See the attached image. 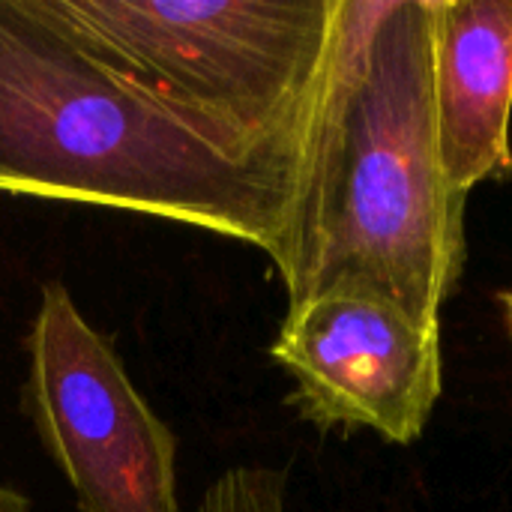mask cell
<instances>
[{
  "mask_svg": "<svg viewBox=\"0 0 512 512\" xmlns=\"http://www.w3.org/2000/svg\"><path fill=\"white\" fill-rule=\"evenodd\" d=\"M432 105L456 195L512 177V0H432Z\"/></svg>",
  "mask_w": 512,
  "mask_h": 512,
  "instance_id": "obj_6",
  "label": "cell"
},
{
  "mask_svg": "<svg viewBox=\"0 0 512 512\" xmlns=\"http://www.w3.org/2000/svg\"><path fill=\"white\" fill-rule=\"evenodd\" d=\"M198 512H288V474L276 468H231L213 480Z\"/></svg>",
  "mask_w": 512,
  "mask_h": 512,
  "instance_id": "obj_7",
  "label": "cell"
},
{
  "mask_svg": "<svg viewBox=\"0 0 512 512\" xmlns=\"http://www.w3.org/2000/svg\"><path fill=\"white\" fill-rule=\"evenodd\" d=\"M39 3L120 78L300 183L339 0Z\"/></svg>",
  "mask_w": 512,
  "mask_h": 512,
  "instance_id": "obj_3",
  "label": "cell"
},
{
  "mask_svg": "<svg viewBox=\"0 0 512 512\" xmlns=\"http://www.w3.org/2000/svg\"><path fill=\"white\" fill-rule=\"evenodd\" d=\"M432 105V0H339L294 213L273 267L288 306L378 294L423 324L465 264Z\"/></svg>",
  "mask_w": 512,
  "mask_h": 512,
  "instance_id": "obj_1",
  "label": "cell"
},
{
  "mask_svg": "<svg viewBox=\"0 0 512 512\" xmlns=\"http://www.w3.org/2000/svg\"><path fill=\"white\" fill-rule=\"evenodd\" d=\"M297 189L120 78L39 0H0V192L183 222L273 261Z\"/></svg>",
  "mask_w": 512,
  "mask_h": 512,
  "instance_id": "obj_2",
  "label": "cell"
},
{
  "mask_svg": "<svg viewBox=\"0 0 512 512\" xmlns=\"http://www.w3.org/2000/svg\"><path fill=\"white\" fill-rule=\"evenodd\" d=\"M24 348L21 405L78 510L183 512L174 432L63 282L42 285Z\"/></svg>",
  "mask_w": 512,
  "mask_h": 512,
  "instance_id": "obj_4",
  "label": "cell"
},
{
  "mask_svg": "<svg viewBox=\"0 0 512 512\" xmlns=\"http://www.w3.org/2000/svg\"><path fill=\"white\" fill-rule=\"evenodd\" d=\"M498 303H501V312H504V321H507V333H510L512 339V291H504L498 297Z\"/></svg>",
  "mask_w": 512,
  "mask_h": 512,
  "instance_id": "obj_9",
  "label": "cell"
},
{
  "mask_svg": "<svg viewBox=\"0 0 512 512\" xmlns=\"http://www.w3.org/2000/svg\"><path fill=\"white\" fill-rule=\"evenodd\" d=\"M0 512H30V501L21 492L0 483Z\"/></svg>",
  "mask_w": 512,
  "mask_h": 512,
  "instance_id": "obj_8",
  "label": "cell"
},
{
  "mask_svg": "<svg viewBox=\"0 0 512 512\" xmlns=\"http://www.w3.org/2000/svg\"><path fill=\"white\" fill-rule=\"evenodd\" d=\"M270 357L294 381L288 402L324 432L414 444L444 393L441 327L378 294L327 291L288 306Z\"/></svg>",
  "mask_w": 512,
  "mask_h": 512,
  "instance_id": "obj_5",
  "label": "cell"
}]
</instances>
